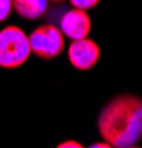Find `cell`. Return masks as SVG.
I'll use <instances>...</instances> for the list:
<instances>
[{
	"label": "cell",
	"instance_id": "6da1fadb",
	"mask_svg": "<svg viewBox=\"0 0 142 148\" xmlns=\"http://www.w3.org/2000/svg\"><path fill=\"white\" fill-rule=\"evenodd\" d=\"M98 130L113 148H129L142 138V99L120 95L106 104L98 116Z\"/></svg>",
	"mask_w": 142,
	"mask_h": 148
},
{
	"label": "cell",
	"instance_id": "7c38bea8",
	"mask_svg": "<svg viewBox=\"0 0 142 148\" xmlns=\"http://www.w3.org/2000/svg\"><path fill=\"white\" fill-rule=\"evenodd\" d=\"M129 148H139V147H129Z\"/></svg>",
	"mask_w": 142,
	"mask_h": 148
},
{
	"label": "cell",
	"instance_id": "ba28073f",
	"mask_svg": "<svg viewBox=\"0 0 142 148\" xmlns=\"http://www.w3.org/2000/svg\"><path fill=\"white\" fill-rule=\"evenodd\" d=\"M12 12V0H0V22L5 21Z\"/></svg>",
	"mask_w": 142,
	"mask_h": 148
},
{
	"label": "cell",
	"instance_id": "9c48e42d",
	"mask_svg": "<svg viewBox=\"0 0 142 148\" xmlns=\"http://www.w3.org/2000/svg\"><path fill=\"white\" fill-rule=\"evenodd\" d=\"M56 148H85V147H83L80 142H77V141L68 139V141H64V142H61V144H58Z\"/></svg>",
	"mask_w": 142,
	"mask_h": 148
},
{
	"label": "cell",
	"instance_id": "277c9868",
	"mask_svg": "<svg viewBox=\"0 0 142 148\" xmlns=\"http://www.w3.org/2000/svg\"><path fill=\"white\" fill-rule=\"evenodd\" d=\"M99 59V46L90 39L71 42L68 46V61L74 68L87 71L96 65Z\"/></svg>",
	"mask_w": 142,
	"mask_h": 148
},
{
	"label": "cell",
	"instance_id": "52a82bcc",
	"mask_svg": "<svg viewBox=\"0 0 142 148\" xmlns=\"http://www.w3.org/2000/svg\"><path fill=\"white\" fill-rule=\"evenodd\" d=\"M101 0H70V3L73 5L74 9H80V10H89L92 8H95Z\"/></svg>",
	"mask_w": 142,
	"mask_h": 148
},
{
	"label": "cell",
	"instance_id": "8992f818",
	"mask_svg": "<svg viewBox=\"0 0 142 148\" xmlns=\"http://www.w3.org/2000/svg\"><path fill=\"white\" fill-rule=\"evenodd\" d=\"M49 0H12L14 9L21 18L37 19L47 12Z\"/></svg>",
	"mask_w": 142,
	"mask_h": 148
},
{
	"label": "cell",
	"instance_id": "5b68a950",
	"mask_svg": "<svg viewBox=\"0 0 142 148\" xmlns=\"http://www.w3.org/2000/svg\"><path fill=\"white\" fill-rule=\"evenodd\" d=\"M59 22H61L59 30H61L62 36L68 37L71 42L86 39L92 27V21L86 12L74 8L71 10H67L59 19Z\"/></svg>",
	"mask_w": 142,
	"mask_h": 148
},
{
	"label": "cell",
	"instance_id": "8fae6325",
	"mask_svg": "<svg viewBox=\"0 0 142 148\" xmlns=\"http://www.w3.org/2000/svg\"><path fill=\"white\" fill-rule=\"evenodd\" d=\"M51 2H62V0H51Z\"/></svg>",
	"mask_w": 142,
	"mask_h": 148
},
{
	"label": "cell",
	"instance_id": "30bf717a",
	"mask_svg": "<svg viewBox=\"0 0 142 148\" xmlns=\"http://www.w3.org/2000/svg\"><path fill=\"white\" fill-rule=\"evenodd\" d=\"M89 148H113V147L108 145L106 142H96V144H92Z\"/></svg>",
	"mask_w": 142,
	"mask_h": 148
},
{
	"label": "cell",
	"instance_id": "7a4b0ae2",
	"mask_svg": "<svg viewBox=\"0 0 142 148\" xmlns=\"http://www.w3.org/2000/svg\"><path fill=\"white\" fill-rule=\"evenodd\" d=\"M31 49L28 36L16 25L0 30V67L12 70L27 62Z\"/></svg>",
	"mask_w": 142,
	"mask_h": 148
},
{
	"label": "cell",
	"instance_id": "3957f363",
	"mask_svg": "<svg viewBox=\"0 0 142 148\" xmlns=\"http://www.w3.org/2000/svg\"><path fill=\"white\" fill-rule=\"evenodd\" d=\"M30 49L42 59H53L64 51V36L56 25L44 24L28 36Z\"/></svg>",
	"mask_w": 142,
	"mask_h": 148
}]
</instances>
